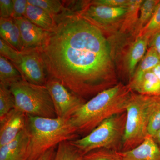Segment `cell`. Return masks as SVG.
<instances>
[{
  "mask_svg": "<svg viewBox=\"0 0 160 160\" xmlns=\"http://www.w3.org/2000/svg\"><path fill=\"white\" fill-rule=\"evenodd\" d=\"M55 147L51 148L45 152L38 160H53L56 153Z\"/></svg>",
  "mask_w": 160,
  "mask_h": 160,
  "instance_id": "obj_33",
  "label": "cell"
},
{
  "mask_svg": "<svg viewBox=\"0 0 160 160\" xmlns=\"http://www.w3.org/2000/svg\"><path fill=\"white\" fill-rule=\"evenodd\" d=\"M29 4L39 7L54 18L67 11V7L58 0H28Z\"/></svg>",
  "mask_w": 160,
  "mask_h": 160,
  "instance_id": "obj_23",
  "label": "cell"
},
{
  "mask_svg": "<svg viewBox=\"0 0 160 160\" xmlns=\"http://www.w3.org/2000/svg\"><path fill=\"white\" fill-rule=\"evenodd\" d=\"M83 160H122L120 152L104 149L93 150L85 154Z\"/></svg>",
  "mask_w": 160,
  "mask_h": 160,
  "instance_id": "obj_26",
  "label": "cell"
},
{
  "mask_svg": "<svg viewBox=\"0 0 160 160\" xmlns=\"http://www.w3.org/2000/svg\"><path fill=\"white\" fill-rule=\"evenodd\" d=\"M14 20L19 29L22 52L40 48L45 41L48 31L35 25L25 17Z\"/></svg>",
  "mask_w": 160,
  "mask_h": 160,
  "instance_id": "obj_10",
  "label": "cell"
},
{
  "mask_svg": "<svg viewBox=\"0 0 160 160\" xmlns=\"http://www.w3.org/2000/svg\"><path fill=\"white\" fill-rule=\"evenodd\" d=\"M15 66L23 80L34 85H46L48 77L45 64L38 49L22 52L21 62Z\"/></svg>",
  "mask_w": 160,
  "mask_h": 160,
  "instance_id": "obj_8",
  "label": "cell"
},
{
  "mask_svg": "<svg viewBox=\"0 0 160 160\" xmlns=\"http://www.w3.org/2000/svg\"><path fill=\"white\" fill-rule=\"evenodd\" d=\"M15 106L14 96L9 88L0 84V121Z\"/></svg>",
  "mask_w": 160,
  "mask_h": 160,
  "instance_id": "obj_24",
  "label": "cell"
},
{
  "mask_svg": "<svg viewBox=\"0 0 160 160\" xmlns=\"http://www.w3.org/2000/svg\"><path fill=\"white\" fill-rule=\"evenodd\" d=\"M160 63V57L153 47L150 46L141 61L132 78H137L146 72L152 70Z\"/></svg>",
  "mask_w": 160,
  "mask_h": 160,
  "instance_id": "obj_20",
  "label": "cell"
},
{
  "mask_svg": "<svg viewBox=\"0 0 160 160\" xmlns=\"http://www.w3.org/2000/svg\"><path fill=\"white\" fill-rule=\"evenodd\" d=\"M149 42L148 38L138 36L129 49L126 57V63L131 78L134 74L138 63L145 56Z\"/></svg>",
  "mask_w": 160,
  "mask_h": 160,
  "instance_id": "obj_15",
  "label": "cell"
},
{
  "mask_svg": "<svg viewBox=\"0 0 160 160\" xmlns=\"http://www.w3.org/2000/svg\"><path fill=\"white\" fill-rule=\"evenodd\" d=\"M25 17L46 31H51L56 25L55 19L53 17L40 7L29 3Z\"/></svg>",
  "mask_w": 160,
  "mask_h": 160,
  "instance_id": "obj_17",
  "label": "cell"
},
{
  "mask_svg": "<svg viewBox=\"0 0 160 160\" xmlns=\"http://www.w3.org/2000/svg\"><path fill=\"white\" fill-rule=\"evenodd\" d=\"M129 0H96L91 2L97 5L113 7H127Z\"/></svg>",
  "mask_w": 160,
  "mask_h": 160,
  "instance_id": "obj_31",
  "label": "cell"
},
{
  "mask_svg": "<svg viewBox=\"0 0 160 160\" xmlns=\"http://www.w3.org/2000/svg\"><path fill=\"white\" fill-rule=\"evenodd\" d=\"M85 155L72 145L70 141H66L58 145L53 160H83Z\"/></svg>",
  "mask_w": 160,
  "mask_h": 160,
  "instance_id": "obj_22",
  "label": "cell"
},
{
  "mask_svg": "<svg viewBox=\"0 0 160 160\" xmlns=\"http://www.w3.org/2000/svg\"><path fill=\"white\" fill-rule=\"evenodd\" d=\"M129 89L118 84L100 92L84 103L70 118L78 134H88L105 120L126 112L131 95Z\"/></svg>",
  "mask_w": 160,
  "mask_h": 160,
  "instance_id": "obj_2",
  "label": "cell"
},
{
  "mask_svg": "<svg viewBox=\"0 0 160 160\" xmlns=\"http://www.w3.org/2000/svg\"><path fill=\"white\" fill-rule=\"evenodd\" d=\"M29 142L26 160H38L46 151L77 136L70 118H49L27 116Z\"/></svg>",
  "mask_w": 160,
  "mask_h": 160,
  "instance_id": "obj_3",
  "label": "cell"
},
{
  "mask_svg": "<svg viewBox=\"0 0 160 160\" xmlns=\"http://www.w3.org/2000/svg\"><path fill=\"white\" fill-rule=\"evenodd\" d=\"M129 88L139 94L160 96V81L152 70L146 72L137 78H132Z\"/></svg>",
  "mask_w": 160,
  "mask_h": 160,
  "instance_id": "obj_14",
  "label": "cell"
},
{
  "mask_svg": "<svg viewBox=\"0 0 160 160\" xmlns=\"http://www.w3.org/2000/svg\"><path fill=\"white\" fill-rule=\"evenodd\" d=\"M29 142L27 126L11 142L0 146V160H26Z\"/></svg>",
  "mask_w": 160,
  "mask_h": 160,
  "instance_id": "obj_12",
  "label": "cell"
},
{
  "mask_svg": "<svg viewBox=\"0 0 160 160\" xmlns=\"http://www.w3.org/2000/svg\"><path fill=\"white\" fill-rule=\"evenodd\" d=\"M13 10L12 18L13 19L25 16L28 0H13Z\"/></svg>",
  "mask_w": 160,
  "mask_h": 160,
  "instance_id": "obj_29",
  "label": "cell"
},
{
  "mask_svg": "<svg viewBox=\"0 0 160 160\" xmlns=\"http://www.w3.org/2000/svg\"><path fill=\"white\" fill-rule=\"evenodd\" d=\"M27 116L13 109L0 121V146L11 142L27 126Z\"/></svg>",
  "mask_w": 160,
  "mask_h": 160,
  "instance_id": "obj_11",
  "label": "cell"
},
{
  "mask_svg": "<svg viewBox=\"0 0 160 160\" xmlns=\"http://www.w3.org/2000/svg\"><path fill=\"white\" fill-rule=\"evenodd\" d=\"M23 80L18 69L6 58L0 56V84L10 88Z\"/></svg>",
  "mask_w": 160,
  "mask_h": 160,
  "instance_id": "obj_18",
  "label": "cell"
},
{
  "mask_svg": "<svg viewBox=\"0 0 160 160\" xmlns=\"http://www.w3.org/2000/svg\"><path fill=\"white\" fill-rule=\"evenodd\" d=\"M55 19V26L38 49L48 78L58 80L81 98L106 89L112 62L101 29L69 10Z\"/></svg>",
  "mask_w": 160,
  "mask_h": 160,
  "instance_id": "obj_1",
  "label": "cell"
},
{
  "mask_svg": "<svg viewBox=\"0 0 160 160\" xmlns=\"http://www.w3.org/2000/svg\"><path fill=\"white\" fill-rule=\"evenodd\" d=\"M15 100L14 109L27 116L57 118L53 102L45 86L34 85L22 80L10 86Z\"/></svg>",
  "mask_w": 160,
  "mask_h": 160,
  "instance_id": "obj_6",
  "label": "cell"
},
{
  "mask_svg": "<svg viewBox=\"0 0 160 160\" xmlns=\"http://www.w3.org/2000/svg\"><path fill=\"white\" fill-rule=\"evenodd\" d=\"M0 36L10 46L21 52L23 51L22 43L19 29L12 18H0Z\"/></svg>",
  "mask_w": 160,
  "mask_h": 160,
  "instance_id": "obj_16",
  "label": "cell"
},
{
  "mask_svg": "<svg viewBox=\"0 0 160 160\" xmlns=\"http://www.w3.org/2000/svg\"><path fill=\"white\" fill-rule=\"evenodd\" d=\"M160 129V97L156 102L149 116L147 134L154 137Z\"/></svg>",
  "mask_w": 160,
  "mask_h": 160,
  "instance_id": "obj_27",
  "label": "cell"
},
{
  "mask_svg": "<svg viewBox=\"0 0 160 160\" xmlns=\"http://www.w3.org/2000/svg\"><path fill=\"white\" fill-rule=\"evenodd\" d=\"M152 70L160 81V63Z\"/></svg>",
  "mask_w": 160,
  "mask_h": 160,
  "instance_id": "obj_34",
  "label": "cell"
},
{
  "mask_svg": "<svg viewBox=\"0 0 160 160\" xmlns=\"http://www.w3.org/2000/svg\"><path fill=\"white\" fill-rule=\"evenodd\" d=\"M13 10V0H0V17L12 18Z\"/></svg>",
  "mask_w": 160,
  "mask_h": 160,
  "instance_id": "obj_30",
  "label": "cell"
},
{
  "mask_svg": "<svg viewBox=\"0 0 160 160\" xmlns=\"http://www.w3.org/2000/svg\"><path fill=\"white\" fill-rule=\"evenodd\" d=\"M45 86L51 96L57 118H70L86 102L57 80L48 78Z\"/></svg>",
  "mask_w": 160,
  "mask_h": 160,
  "instance_id": "obj_7",
  "label": "cell"
},
{
  "mask_svg": "<svg viewBox=\"0 0 160 160\" xmlns=\"http://www.w3.org/2000/svg\"><path fill=\"white\" fill-rule=\"evenodd\" d=\"M152 138L160 148V129L154 136V137Z\"/></svg>",
  "mask_w": 160,
  "mask_h": 160,
  "instance_id": "obj_35",
  "label": "cell"
},
{
  "mask_svg": "<svg viewBox=\"0 0 160 160\" xmlns=\"http://www.w3.org/2000/svg\"><path fill=\"white\" fill-rule=\"evenodd\" d=\"M126 121V112L115 115L84 137L70 141V143L84 155L98 149L117 151L122 146Z\"/></svg>",
  "mask_w": 160,
  "mask_h": 160,
  "instance_id": "obj_5",
  "label": "cell"
},
{
  "mask_svg": "<svg viewBox=\"0 0 160 160\" xmlns=\"http://www.w3.org/2000/svg\"><path fill=\"white\" fill-rule=\"evenodd\" d=\"M143 0H129L127 12L124 19L121 30L123 32L133 30L139 14L140 7Z\"/></svg>",
  "mask_w": 160,
  "mask_h": 160,
  "instance_id": "obj_21",
  "label": "cell"
},
{
  "mask_svg": "<svg viewBox=\"0 0 160 160\" xmlns=\"http://www.w3.org/2000/svg\"><path fill=\"white\" fill-rule=\"evenodd\" d=\"M127 7H113L90 4L76 13L97 26H106L124 19Z\"/></svg>",
  "mask_w": 160,
  "mask_h": 160,
  "instance_id": "obj_9",
  "label": "cell"
},
{
  "mask_svg": "<svg viewBox=\"0 0 160 160\" xmlns=\"http://www.w3.org/2000/svg\"><path fill=\"white\" fill-rule=\"evenodd\" d=\"M0 53L1 56L9 60L15 66L21 62L22 52L10 46L6 41L0 38Z\"/></svg>",
  "mask_w": 160,
  "mask_h": 160,
  "instance_id": "obj_28",
  "label": "cell"
},
{
  "mask_svg": "<svg viewBox=\"0 0 160 160\" xmlns=\"http://www.w3.org/2000/svg\"><path fill=\"white\" fill-rule=\"evenodd\" d=\"M160 30V1L155 9L151 19L143 28L138 36L150 38Z\"/></svg>",
  "mask_w": 160,
  "mask_h": 160,
  "instance_id": "obj_25",
  "label": "cell"
},
{
  "mask_svg": "<svg viewBox=\"0 0 160 160\" xmlns=\"http://www.w3.org/2000/svg\"><path fill=\"white\" fill-rule=\"evenodd\" d=\"M159 97L131 93L126 108L122 152L135 148L148 136L149 116Z\"/></svg>",
  "mask_w": 160,
  "mask_h": 160,
  "instance_id": "obj_4",
  "label": "cell"
},
{
  "mask_svg": "<svg viewBox=\"0 0 160 160\" xmlns=\"http://www.w3.org/2000/svg\"><path fill=\"white\" fill-rule=\"evenodd\" d=\"M149 42L150 46L154 48L160 57V30L150 38Z\"/></svg>",
  "mask_w": 160,
  "mask_h": 160,
  "instance_id": "obj_32",
  "label": "cell"
},
{
  "mask_svg": "<svg viewBox=\"0 0 160 160\" xmlns=\"http://www.w3.org/2000/svg\"><path fill=\"white\" fill-rule=\"evenodd\" d=\"M120 153L122 160H160V147L149 136L135 148Z\"/></svg>",
  "mask_w": 160,
  "mask_h": 160,
  "instance_id": "obj_13",
  "label": "cell"
},
{
  "mask_svg": "<svg viewBox=\"0 0 160 160\" xmlns=\"http://www.w3.org/2000/svg\"><path fill=\"white\" fill-rule=\"evenodd\" d=\"M160 0H145L140 7L137 22L133 29V33L138 36L151 19Z\"/></svg>",
  "mask_w": 160,
  "mask_h": 160,
  "instance_id": "obj_19",
  "label": "cell"
}]
</instances>
